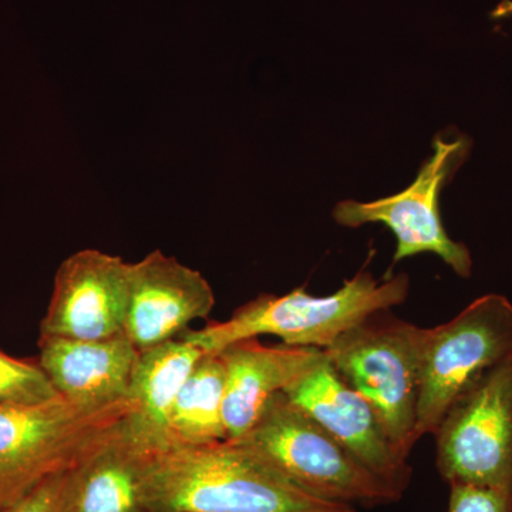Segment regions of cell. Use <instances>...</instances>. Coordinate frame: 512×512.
I'll list each match as a JSON object with an SVG mask.
<instances>
[{"mask_svg":"<svg viewBox=\"0 0 512 512\" xmlns=\"http://www.w3.org/2000/svg\"><path fill=\"white\" fill-rule=\"evenodd\" d=\"M143 494L148 512H357L308 493L235 440L151 454Z\"/></svg>","mask_w":512,"mask_h":512,"instance_id":"1","label":"cell"},{"mask_svg":"<svg viewBox=\"0 0 512 512\" xmlns=\"http://www.w3.org/2000/svg\"><path fill=\"white\" fill-rule=\"evenodd\" d=\"M409 286L406 274L379 282L362 271L328 296H313L305 286L282 296L262 293L239 306L225 322L185 330L180 339L204 353L220 352L237 340L264 335L276 336L295 348L325 350L367 316L406 301Z\"/></svg>","mask_w":512,"mask_h":512,"instance_id":"2","label":"cell"},{"mask_svg":"<svg viewBox=\"0 0 512 512\" xmlns=\"http://www.w3.org/2000/svg\"><path fill=\"white\" fill-rule=\"evenodd\" d=\"M427 329L389 312L367 316L325 349L330 365L372 404L396 450L417 443V406Z\"/></svg>","mask_w":512,"mask_h":512,"instance_id":"3","label":"cell"},{"mask_svg":"<svg viewBox=\"0 0 512 512\" xmlns=\"http://www.w3.org/2000/svg\"><path fill=\"white\" fill-rule=\"evenodd\" d=\"M235 441L316 497L365 507L402 498L284 392L276 393L252 429Z\"/></svg>","mask_w":512,"mask_h":512,"instance_id":"4","label":"cell"},{"mask_svg":"<svg viewBox=\"0 0 512 512\" xmlns=\"http://www.w3.org/2000/svg\"><path fill=\"white\" fill-rule=\"evenodd\" d=\"M134 407L123 400L89 409L62 397L39 406L0 407V508L47 477L77 466Z\"/></svg>","mask_w":512,"mask_h":512,"instance_id":"5","label":"cell"},{"mask_svg":"<svg viewBox=\"0 0 512 512\" xmlns=\"http://www.w3.org/2000/svg\"><path fill=\"white\" fill-rule=\"evenodd\" d=\"M512 357V303L488 293L456 318L427 329L417 439L436 433L451 404L491 369Z\"/></svg>","mask_w":512,"mask_h":512,"instance_id":"6","label":"cell"},{"mask_svg":"<svg viewBox=\"0 0 512 512\" xmlns=\"http://www.w3.org/2000/svg\"><path fill=\"white\" fill-rule=\"evenodd\" d=\"M434 436L437 468L448 484L512 495V357L451 404Z\"/></svg>","mask_w":512,"mask_h":512,"instance_id":"7","label":"cell"},{"mask_svg":"<svg viewBox=\"0 0 512 512\" xmlns=\"http://www.w3.org/2000/svg\"><path fill=\"white\" fill-rule=\"evenodd\" d=\"M470 148L466 136L447 138L437 134L433 154L421 165L410 187L373 202H339L333 218L348 228L370 222L387 225L397 239L394 264L409 256L431 252L439 255L461 278H470L473 269L470 249L448 237L439 210L440 192L467 160Z\"/></svg>","mask_w":512,"mask_h":512,"instance_id":"8","label":"cell"},{"mask_svg":"<svg viewBox=\"0 0 512 512\" xmlns=\"http://www.w3.org/2000/svg\"><path fill=\"white\" fill-rule=\"evenodd\" d=\"M292 403L348 448L370 471L403 494L412 468L387 437L372 404L342 379L328 357L284 392Z\"/></svg>","mask_w":512,"mask_h":512,"instance_id":"9","label":"cell"},{"mask_svg":"<svg viewBox=\"0 0 512 512\" xmlns=\"http://www.w3.org/2000/svg\"><path fill=\"white\" fill-rule=\"evenodd\" d=\"M127 303V262L83 249L57 269L40 338L101 340L119 335L124 332Z\"/></svg>","mask_w":512,"mask_h":512,"instance_id":"10","label":"cell"},{"mask_svg":"<svg viewBox=\"0 0 512 512\" xmlns=\"http://www.w3.org/2000/svg\"><path fill=\"white\" fill-rule=\"evenodd\" d=\"M214 306L207 279L160 249L128 264L124 333L140 352L180 338L191 322L208 318Z\"/></svg>","mask_w":512,"mask_h":512,"instance_id":"11","label":"cell"},{"mask_svg":"<svg viewBox=\"0 0 512 512\" xmlns=\"http://www.w3.org/2000/svg\"><path fill=\"white\" fill-rule=\"evenodd\" d=\"M217 353L225 367L228 440L245 436L276 393L285 392L326 359L322 349L265 346L258 338L237 340Z\"/></svg>","mask_w":512,"mask_h":512,"instance_id":"12","label":"cell"},{"mask_svg":"<svg viewBox=\"0 0 512 512\" xmlns=\"http://www.w3.org/2000/svg\"><path fill=\"white\" fill-rule=\"evenodd\" d=\"M39 363L57 394L100 409L128 399L140 357L126 333L101 340L39 339Z\"/></svg>","mask_w":512,"mask_h":512,"instance_id":"13","label":"cell"},{"mask_svg":"<svg viewBox=\"0 0 512 512\" xmlns=\"http://www.w3.org/2000/svg\"><path fill=\"white\" fill-rule=\"evenodd\" d=\"M202 353L180 338L140 352L128 393L136 407L124 419V429L144 453L151 456L170 447L171 407Z\"/></svg>","mask_w":512,"mask_h":512,"instance_id":"14","label":"cell"},{"mask_svg":"<svg viewBox=\"0 0 512 512\" xmlns=\"http://www.w3.org/2000/svg\"><path fill=\"white\" fill-rule=\"evenodd\" d=\"M148 457L121 421L109 439L70 470L66 512H148L143 494Z\"/></svg>","mask_w":512,"mask_h":512,"instance_id":"15","label":"cell"},{"mask_svg":"<svg viewBox=\"0 0 512 512\" xmlns=\"http://www.w3.org/2000/svg\"><path fill=\"white\" fill-rule=\"evenodd\" d=\"M225 367L220 353H202L175 397L168 417L171 446L228 440L224 420Z\"/></svg>","mask_w":512,"mask_h":512,"instance_id":"16","label":"cell"},{"mask_svg":"<svg viewBox=\"0 0 512 512\" xmlns=\"http://www.w3.org/2000/svg\"><path fill=\"white\" fill-rule=\"evenodd\" d=\"M39 363L0 350V407L39 406L59 399Z\"/></svg>","mask_w":512,"mask_h":512,"instance_id":"17","label":"cell"},{"mask_svg":"<svg viewBox=\"0 0 512 512\" xmlns=\"http://www.w3.org/2000/svg\"><path fill=\"white\" fill-rule=\"evenodd\" d=\"M70 470L47 477L15 503L0 508V512H66Z\"/></svg>","mask_w":512,"mask_h":512,"instance_id":"18","label":"cell"},{"mask_svg":"<svg viewBox=\"0 0 512 512\" xmlns=\"http://www.w3.org/2000/svg\"><path fill=\"white\" fill-rule=\"evenodd\" d=\"M448 512H512V495L477 485L450 484Z\"/></svg>","mask_w":512,"mask_h":512,"instance_id":"19","label":"cell"},{"mask_svg":"<svg viewBox=\"0 0 512 512\" xmlns=\"http://www.w3.org/2000/svg\"><path fill=\"white\" fill-rule=\"evenodd\" d=\"M512 16V0H503L491 13V18L505 19Z\"/></svg>","mask_w":512,"mask_h":512,"instance_id":"20","label":"cell"}]
</instances>
